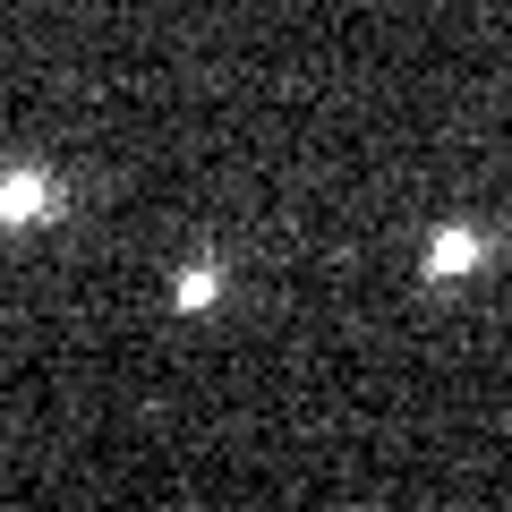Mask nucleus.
<instances>
[{
  "label": "nucleus",
  "instance_id": "f257e3e1",
  "mask_svg": "<svg viewBox=\"0 0 512 512\" xmlns=\"http://www.w3.org/2000/svg\"><path fill=\"white\" fill-rule=\"evenodd\" d=\"M487 248L495 239L478 231V222H444V231L427 239V282H470L478 265H487Z\"/></svg>",
  "mask_w": 512,
  "mask_h": 512
},
{
  "label": "nucleus",
  "instance_id": "f03ea898",
  "mask_svg": "<svg viewBox=\"0 0 512 512\" xmlns=\"http://www.w3.org/2000/svg\"><path fill=\"white\" fill-rule=\"evenodd\" d=\"M43 214H60V188H52V171H35V163L0 171V222H9V231H26V222H43Z\"/></svg>",
  "mask_w": 512,
  "mask_h": 512
},
{
  "label": "nucleus",
  "instance_id": "7ed1b4c3",
  "mask_svg": "<svg viewBox=\"0 0 512 512\" xmlns=\"http://www.w3.org/2000/svg\"><path fill=\"white\" fill-rule=\"evenodd\" d=\"M214 299H222V265H188V274L171 282V308H180V316L214 308Z\"/></svg>",
  "mask_w": 512,
  "mask_h": 512
}]
</instances>
